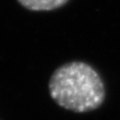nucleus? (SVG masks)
<instances>
[{"label":"nucleus","mask_w":120,"mask_h":120,"mask_svg":"<svg viewBox=\"0 0 120 120\" xmlns=\"http://www.w3.org/2000/svg\"><path fill=\"white\" fill-rule=\"evenodd\" d=\"M49 91L59 106L75 113L94 111L105 99L100 75L82 61L68 62L57 68L50 79Z\"/></svg>","instance_id":"f257e3e1"},{"label":"nucleus","mask_w":120,"mask_h":120,"mask_svg":"<svg viewBox=\"0 0 120 120\" xmlns=\"http://www.w3.org/2000/svg\"><path fill=\"white\" fill-rule=\"evenodd\" d=\"M23 8L30 11H53L63 6L68 0H18Z\"/></svg>","instance_id":"f03ea898"}]
</instances>
